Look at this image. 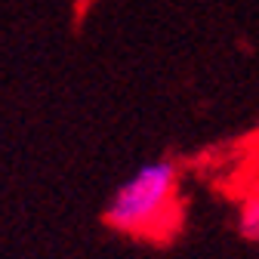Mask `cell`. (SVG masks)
<instances>
[{
    "label": "cell",
    "instance_id": "cell-1",
    "mask_svg": "<svg viewBox=\"0 0 259 259\" xmlns=\"http://www.w3.org/2000/svg\"><path fill=\"white\" fill-rule=\"evenodd\" d=\"M179 179L173 157H157L126 176L105 204V225L126 238H170L179 225Z\"/></svg>",
    "mask_w": 259,
    "mask_h": 259
},
{
    "label": "cell",
    "instance_id": "cell-2",
    "mask_svg": "<svg viewBox=\"0 0 259 259\" xmlns=\"http://www.w3.org/2000/svg\"><path fill=\"white\" fill-rule=\"evenodd\" d=\"M235 229L244 241L259 247V188H253L250 194H244L238 204V216H235Z\"/></svg>",
    "mask_w": 259,
    "mask_h": 259
}]
</instances>
